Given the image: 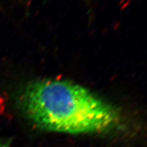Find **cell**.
I'll return each instance as SVG.
<instances>
[{
  "label": "cell",
  "instance_id": "6da1fadb",
  "mask_svg": "<svg viewBox=\"0 0 147 147\" xmlns=\"http://www.w3.org/2000/svg\"><path fill=\"white\" fill-rule=\"evenodd\" d=\"M19 107L38 127L69 134H101L120 125L119 110L71 82L40 80L22 89Z\"/></svg>",
  "mask_w": 147,
  "mask_h": 147
},
{
  "label": "cell",
  "instance_id": "7a4b0ae2",
  "mask_svg": "<svg viewBox=\"0 0 147 147\" xmlns=\"http://www.w3.org/2000/svg\"><path fill=\"white\" fill-rule=\"evenodd\" d=\"M0 147H10V142L6 140L0 139Z\"/></svg>",
  "mask_w": 147,
  "mask_h": 147
}]
</instances>
